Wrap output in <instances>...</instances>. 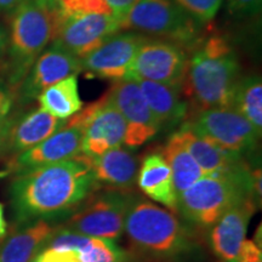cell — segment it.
<instances>
[{
  "mask_svg": "<svg viewBox=\"0 0 262 262\" xmlns=\"http://www.w3.org/2000/svg\"><path fill=\"white\" fill-rule=\"evenodd\" d=\"M98 187L83 156L16 175L10 185V204L18 226L70 217Z\"/></svg>",
  "mask_w": 262,
  "mask_h": 262,
  "instance_id": "6da1fadb",
  "label": "cell"
},
{
  "mask_svg": "<svg viewBox=\"0 0 262 262\" xmlns=\"http://www.w3.org/2000/svg\"><path fill=\"white\" fill-rule=\"evenodd\" d=\"M239 70L238 56L229 42L219 35L210 37L195 45L181 89L196 113L231 107Z\"/></svg>",
  "mask_w": 262,
  "mask_h": 262,
  "instance_id": "7a4b0ae2",
  "label": "cell"
},
{
  "mask_svg": "<svg viewBox=\"0 0 262 262\" xmlns=\"http://www.w3.org/2000/svg\"><path fill=\"white\" fill-rule=\"evenodd\" d=\"M253 185V172L247 164L233 171L203 176L178 195L176 211L189 224L212 227L234 205L248 198L255 201Z\"/></svg>",
  "mask_w": 262,
  "mask_h": 262,
  "instance_id": "3957f363",
  "label": "cell"
},
{
  "mask_svg": "<svg viewBox=\"0 0 262 262\" xmlns=\"http://www.w3.org/2000/svg\"><path fill=\"white\" fill-rule=\"evenodd\" d=\"M124 231L140 253L157 258H175L195 247L191 231L173 212L145 199H135L126 215Z\"/></svg>",
  "mask_w": 262,
  "mask_h": 262,
  "instance_id": "277c9868",
  "label": "cell"
},
{
  "mask_svg": "<svg viewBox=\"0 0 262 262\" xmlns=\"http://www.w3.org/2000/svg\"><path fill=\"white\" fill-rule=\"evenodd\" d=\"M57 25L56 10L34 0H25L12 12L6 48L10 84L24 80L37 58L54 41Z\"/></svg>",
  "mask_w": 262,
  "mask_h": 262,
  "instance_id": "5b68a950",
  "label": "cell"
},
{
  "mask_svg": "<svg viewBox=\"0 0 262 262\" xmlns=\"http://www.w3.org/2000/svg\"><path fill=\"white\" fill-rule=\"evenodd\" d=\"M176 0H137L122 22V29H135L185 47L201 41V28Z\"/></svg>",
  "mask_w": 262,
  "mask_h": 262,
  "instance_id": "8992f818",
  "label": "cell"
},
{
  "mask_svg": "<svg viewBox=\"0 0 262 262\" xmlns=\"http://www.w3.org/2000/svg\"><path fill=\"white\" fill-rule=\"evenodd\" d=\"M135 199L130 189L94 192L66 219L63 227L85 237L114 241L123 234L126 215Z\"/></svg>",
  "mask_w": 262,
  "mask_h": 262,
  "instance_id": "52a82bcc",
  "label": "cell"
},
{
  "mask_svg": "<svg viewBox=\"0 0 262 262\" xmlns=\"http://www.w3.org/2000/svg\"><path fill=\"white\" fill-rule=\"evenodd\" d=\"M183 125L222 149L241 157L256 149L261 137L253 124L231 107L202 111Z\"/></svg>",
  "mask_w": 262,
  "mask_h": 262,
  "instance_id": "ba28073f",
  "label": "cell"
},
{
  "mask_svg": "<svg viewBox=\"0 0 262 262\" xmlns=\"http://www.w3.org/2000/svg\"><path fill=\"white\" fill-rule=\"evenodd\" d=\"M188 56L185 49L163 39H147L131 62L124 80H149L181 89Z\"/></svg>",
  "mask_w": 262,
  "mask_h": 262,
  "instance_id": "9c48e42d",
  "label": "cell"
},
{
  "mask_svg": "<svg viewBox=\"0 0 262 262\" xmlns=\"http://www.w3.org/2000/svg\"><path fill=\"white\" fill-rule=\"evenodd\" d=\"M84 137V124L74 116L39 145L12 157L0 176H16L32 170L51 165L62 160L74 158L81 152Z\"/></svg>",
  "mask_w": 262,
  "mask_h": 262,
  "instance_id": "30bf717a",
  "label": "cell"
},
{
  "mask_svg": "<svg viewBox=\"0 0 262 262\" xmlns=\"http://www.w3.org/2000/svg\"><path fill=\"white\" fill-rule=\"evenodd\" d=\"M75 117L84 124L81 155L98 157L124 142L125 120L106 95L96 102L81 108Z\"/></svg>",
  "mask_w": 262,
  "mask_h": 262,
  "instance_id": "8fae6325",
  "label": "cell"
},
{
  "mask_svg": "<svg viewBox=\"0 0 262 262\" xmlns=\"http://www.w3.org/2000/svg\"><path fill=\"white\" fill-rule=\"evenodd\" d=\"M126 124L124 142L129 148L145 145L159 133L160 125L134 80L116 81L106 94Z\"/></svg>",
  "mask_w": 262,
  "mask_h": 262,
  "instance_id": "7c38bea8",
  "label": "cell"
},
{
  "mask_svg": "<svg viewBox=\"0 0 262 262\" xmlns=\"http://www.w3.org/2000/svg\"><path fill=\"white\" fill-rule=\"evenodd\" d=\"M58 16V15H57ZM122 29L114 15H83L58 17L54 42L83 58Z\"/></svg>",
  "mask_w": 262,
  "mask_h": 262,
  "instance_id": "4fadbf2b",
  "label": "cell"
},
{
  "mask_svg": "<svg viewBox=\"0 0 262 262\" xmlns=\"http://www.w3.org/2000/svg\"><path fill=\"white\" fill-rule=\"evenodd\" d=\"M148 37L135 32L116 33L81 60L83 71L101 79L122 81L141 45Z\"/></svg>",
  "mask_w": 262,
  "mask_h": 262,
  "instance_id": "5bb4252c",
  "label": "cell"
},
{
  "mask_svg": "<svg viewBox=\"0 0 262 262\" xmlns=\"http://www.w3.org/2000/svg\"><path fill=\"white\" fill-rule=\"evenodd\" d=\"M81 71L80 58L52 41L50 48L42 51L24 80L19 83V102H31L38 98L47 88L67 77L78 75Z\"/></svg>",
  "mask_w": 262,
  "mask_h": 262,
  "instance_id": "9a60e30c",
  "label": "cell"
},
{
  "mask_svg": "<svg viewBox=\"0 0 262 262\" xmlns=\"http://www.w3.org/2000/svg\"><path fill=\"white\" fill-rule=\"evenodd\" d=\"M257 204L248 198L234 205L219 219L210 234L211 248L224 262H237L239 250L245 241L247 228Z\"/></svg>",
  "mask_w": 262,
  "mask_h": 262,
  "instance_id": "2e32d148",
  "label": "cell"
},
{
  "mask_svg": "<svg viewBox=\"0 0 262 262\" xmlns=\"http://www.w3.org/2000/svg\"><path fill=\"white\" fill-rule=\"evenodd\" d=\"M66 122L67 120L58 119L40 107L18 119L10 120L2 152L6 150L12 157L24 153L54 135L63 127Z\"/></svg>",
  "mask_w": 262,
  "mask_h": 262,
  "instance_id": "e0dca14e",
  "label": "cell"
},
{
  "mask_svg": "<svg viewBox=\"0 0 262 262\" xmlns=\"http://www.w3.org/2000/svg\"><path fill=\"white\" fill-rule=\"evenodd\" d=\"M81 155V153H80ZM98 189H126L135 186L137 160L135 156L122 146L106 150L98 157H86Z\"/></svg>",
  "mask_w": 262,
  "mask_h": 262,
  "instance_id": "ac0fdd59",
  "label": "cell"
},
{
  "mask_svg": "<svg viewBox=\"0 0 262 262\" xmlns=\"http://www.w3.org/2000/svg\"><path fill=\"white\" fill-rule=\"evenodd\" d=\"M39 220L19 226L0 243V262H31L48 247L60 225Z\"/></svg>",
  "mask_w": 262,
  "mask_h": 262,
  "instance_id": "d6986e66",
  "label": "cell"
},
{
  "mask_svg": "<svg viewBox=\"0 0 262 262\" xmlns=\"http://www.w3.org/2000/svg\"><path fill=\"white\" fill-rule=\"evenodd\" d=\"M176 133L179 134L183 146L202 169L204 176L233 171L245 164L242 160L243 157L222 149L209 140L196 135L186 125H182Z\"/></svg>",
  "mask_w": 262,
  "mask_h": 262,
  "instance_id": "ffe728a7",
  "label": "cell"
},
{
  "mask_svg": "<svg viewBox=\"0 0 262 262\" xmlns=\"http://www.w3.org/2000/svg\"><path fill=\"white\" fill-rule=\"evenodd\" d=\"M136 181L147 196L176 211L178 195L173 187L172 173L162 153H149L143 158Z\"/></svg>",
  "mask_w": 262,
  "mask_h": 262,
  "instance_id": "44dd1931",
  "label": "cell"
},
{
  "mask_svg": "<svg viewBox=\"0 0 262 262\" xmlns=\"http://www.w3.org/2000/svg\"><path fill=\"white\" fill-rule=\"evenodd\" d=\"M139 85L149 110L162 127L180 125L188 114V103L180 96V89L149 80H134Z\"/></svg>",
  "mask_w": 262,
  "mask_h": 262,
  "instance_id": "7402d4cb",
  "label": "cell"
},
{
  "mask_svg": "<svg viewBox=\"0 0 262 262\" xmlns=\"http://www.w3.org/2000/svg\"><path fill=\"white\" fill-rule=\"evenodd\" d=\"M160 153L171 170L176 195L181 194L183 191L191 187L193 183L204 176L194 158L183 146L178 133H173L169 137Z\"/></svg>",
  "mask_w": 262,
  "mask_h": 262,
  "instance_id": "603a6c76",
  "label": "cell"
},
{
  "mask_svg": "<svg viewBox=\"0 0 262 262\" xmlns=\"http://www.w3.org/2000/svg\"><path fill=\"white\" fill-rule=\"evenodd\" d=\"M40 108L58 119L67 120L83 108L78 90L77 75L67 77L41 91L38 96Z\"/></svg>",
  "mask_w": 262,
  "mask_h": 262,
  "instance_id": "cb8c5ba5",
  "label": "cell"
},
{
  "mask_svg": "<svg viewBox=\"0 0 262 262\" xmlns=\"http://www.w3.org/2000/svg\"><path fill=\"white\" fill-rule=\"evenodd\" d=\"M231 108L237 111L262 133V80L257 74L239 78L235 84Z\"/></svg>",
  "mask_w": 262,
  "mask_h": 262,
  "instance_id": "d4e9b609",
  "label": "cell"
},
{
  "mask_svg": "<svg viewBox=\"0 0 262 262\" xmlns=\"http://www.w3.org/2000/svg\"><path fill=\"white\" fill-rule=\"evenodd\" d=\"M80 262H127V255L112 239L91 238L78 253Z\"/></svg>",
  "mask_w": 262,
  "mask_h": 262,
  "instance_id": "484cf974",
  "label": "cell"
},
{
  "mask_svg": "<svg viewBox=\"0 0 262 262\" xmlns=\"http://www.w3.org/2000/svg\"><path fill=\"white\" fill-rule=\"evenodd\" d=\"M58 17L83 15H113L106 0H56L55 4Z\"/></svg>",
  "mask_w": 262,
  "mask_h": 262,
  "instance_id": "4316f807",
  "label": "cell"
},
{
  "mask_svg": "<svg viewBox=\"0 0 262 262\" xmlns=\"http://www.w3.org/2000/svg\"><path fill=\"white\" fill-rule=\"evenodd\" d=\"M178 4L201 25H206L215 18L224 0H176Z\"/></svg>",
  "mask_w": 262,
  "mask_h": 262,
  "instance_id": "83f0119b",
  "label": "cell"
},
{
  "mask_svg": "<svg viewBox=\"0 0 262 262\" xmlns=\"http://www.w3.org/2000/svg\"><path fill=\"white\" fill-rule=\"evenodd\" d=\"M90 239V237L74 233L63 226H60L49 241L47 248L57 249V250H72L75 253H79L81 249L89 243Z\"/></svg>",
  "mask_w": 262,
  "mask_h": 262,
  "instance_id": "f1b7e54d",
  "label": "cell"
},
{
  "mask_svg": "<svg viewBox=\"0 0 262 262\" xmlns=\"http://www.w3.org/2000/svg\"><path fill=\"white\" fill-rule=\"evenodd\" d=\"M229 15L234 17H251L261 12L262 0H224Z\"/></svg>",
  "mask_w": 262,
  "mask_h": 262,
  "instance_id": "f546056e",
  "label": "cell"
},
{
  "mask_svg": "<svg viewBox=\"0 0 262 262\" xmlns=\"http://www.w3.org/2000/svg\"><path fill=\"white\" fill-rule=\"evenodd\" d=\"M31 262H80L78 253L72 250H57L45 248Z\"/></svg>",
  "mask_w": 262,
  "mask_h": 262,
  "instance_id": "4dcf8cb0",
  "label": "cell"
},
{
  "mask_svg": "<svg viewBox=\"0 0 262 262\" xmlns=\"http://www.w3.org/2000/svg\"><path fill=\"white\" fill-rule=\"evenodd\" d=\"M237 262H262L261 248L251 241H244L239 250Z\"/></svg>",
  "mask_w": 262,
  "mask_h": 262,
  "instance_id": "1f68e13d",
  "label": "cell"
},
{
  "mask_svg": "<svg viewBox=\"0 0 262 262\" xmlns=\"http://www.w3.org/2000/svg\"><path fill=\"white\" fill-rule=\"evenodd\" d=\"M14 104V95L8 86L0 84V122L8 118Z\"/></svg>",
  "mask_w": 262,
  "mask_h": 262,
  "instance_id": "d6a6232c",
  "label": "cell"
},
{
  "mask_svg": "<svg viewBox=\"0 0 262 262\" xmlns=\"http://www.w3.org/2000/svg\"><path fill=\"white\" fill-rule=\"evenodd\" d=\"M107 4L110 5V8L112 9L113 15L119 19L120 22H123V19L125 18L127 12L130 11V9L136 4L137 0H106Z\"/></svg>",
  "mask_w": 262,
  "mask_h": 262,
  "instance_id": "836d02e7",
  "label": "cell"
},
{
  "mask_svg": "<svg viewBox=\"0 0 262 262\" xmlns=\"http://www.w3.org/2000/svg\"><path fill=\"white\" fill-rule=\"evenodd\" d=\"M25 0H0V12L12 14Z\"/></svg>",
  "mask_w": 262,
  "mask_h": 262,
  "instance_id": "e575fe53",
  "label": "cell"
},
{
  "mask_svg": "<svg viewBox=\"0 0 262 262\" xmlns=\"http://www.w3.org/2000/svg\"><path fill=\"white\" fill-rule=\"evenodd\" d=\"M6 48H8V33H6L4 27L0 25V58L4 55Z\"/></svg>",
  "mask_w": 262,
  "mask_h": 262,
  "instance_id": "d590c367",
  "label": "cell"
},
{
  "mask_svg": "<svg viewBox=\"0 0 262 262\" xmlns=\"http://www.w3.org/2000/svg\"><path fill=\"white\" fill-rule=\"evenodd\" d=\"M9 124L10 119H8V118H6L5 120H3V122H0V153H2L3 145H4V139L6 135V131H8Z\"/></svg>",
  "mask_w": 262,
  "mask_h": 262,
  "instance_id": "8d00e7d4",
  "label": "cell"
},
{
  "mask_svg": "<svg viewBox=\"0 0 262 262\" xmlns=\"http://www.w3.org/2000/svg\"><path fill=\"white\" fill-rule=\"evenodd\" d=\"M6 234V221L4 217V208L0 204V238L5 237Z\"/></svg>",
  "mask_w": 262,
  "mask_h": 262,
  "instance_id": "74e56055",
  "label": "cell"
},
{
  "mask_svg": "<svg viewBox=\"0 0 262 262\" xmlns=\"http://www.w3.org/2000/svg\"><path fill=\"white\" fill-rule=\"evenodd\" d=\"M34 2H37L41 5L49 6V8H54V9H55V4H56V0H34Z\"/></svg>",
  "mask_w": 262,
  "mask_h": 262,
  "instance_id": "f35d334b",
  "label": "cell"
}]
</instances>
